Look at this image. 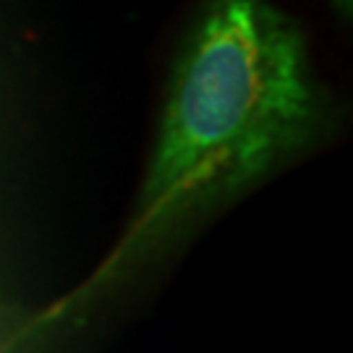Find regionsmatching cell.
<instances>
[{
	"label": "cell",
	"instance_id": "obj_2",
	"mask_svg": "<svg viewBox=\"0 0 353 353\" xmlns=\"http://www.w3.org/2000/svg\"><path fill=\"white\" fill-rule=\"evenodd\" d=\"M330 6H332V11L338 13L341 19H351V13H353V0H327Z\"/></svg>",
	"mask_w": 353,
	"mask_h": 353
},
{
	"label": "cell",
	"instance_id": "obj_1",
	"mask_svg": "<svg viewBox=\"0 0 353 353\" xmlns=\"http://www.w3.org/2000/svg\"><path fill=\"white\" fill-rule=\"evenodd\" d=\"M325 100L272 0H207L186 37L144 181L141 228L236 191L316 137Z\"/></svg>",
	"mask_w": 353,
	"mask_h": 353
}]
</instances>
